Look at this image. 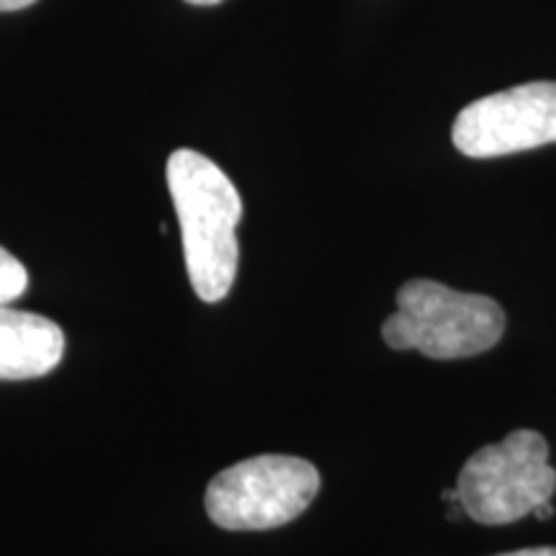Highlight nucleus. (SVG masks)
I'll return each instance as SVG.
<instances>
[{
  "label": "nucleus",
  "instance_id": "nucleus-11",
  "mask_svg": "<svg viewBox=\"0 0 556 556\" xmlns=\"http://www.w3.org/2000/svg\"><path fill=\"white\" fill-rule=\"evenodd\" d=\"M443 500H446V503H458V490L454 486V490H443Z\"/></svg>",
  "mask_w": 556,
  "mask_h": 556
},
{
  "label": "nucleus",
  "instance_id": "nucleus-3",
  "mask_svg": "<svg viewBox=\"0 0 556 556\" xmlns=\"http://www.w3.org/2000/svg\"><path fill=\"white\" fill-rule=\"evenodd\" d=\"M456 490L464 516L479 526H507L531 516L556 492L546 438L523 428L479 448L458 471Z\"/></svg>",
  "mask_w": 556,
  "mask_h": 556
},
{
  "label": "nucleus",
  "instance_id": "nucleus-7",
  "mask_svg": "<svg viewBox=\"0 0 556 556\" xmlns=\"http://www.w3.org/2000/svg\"><path fill=\"white\" fill-rule=\"evenodd\" d=\"M29 287V274L16 255L0 248V307L13 304Z\"/></svg>",
  "mask_w": 556,
  "mask_h": 556
},
{
  "label": "nucleus",
  "instance_id": "nucleus-1",
  "mask_svg": "<svg viewBox=\"0 0 556 556\" xmlns=\"http://www.w3.org/2000/svg\"><path fill=\"white\" fill-rule=\"evenodd\" d=\"M165 178L178 214L191 287L201 302H222L238 276L240 191L214 160L186 148L168 157Z\"/></svg>",
  "mask_w": 556,
  "mask_h": 556
},
{
  "label": "nucleus",
  "instance_id": "nucleus-5",
  "mask_svg": "<svg viewBox=\"0 0 556 556\" xmlns=\"http://www.w3.org/2000/svg\"><path fill=\"white\" fill-rule=\"evenodd\" d=\"M467 157H503L556 142V83L536 80L471 101L451 129Z\"/></svg>",
  "mask_w": 556,
  "mask_h": 556
},
{
  "label": "nucleus",
  "instance_id": "nucleus-9",
  "mask_svg": "<svg viewBox=\"0 0 556 556\" xmlns=\"http://www.w3.org/2000/svg\"><path fill=\"white\" fill-rule=\"evenodd\" d=\"M34 3H37V0H0V13L29 9V5H34Z\"/></svg>",
  "mask_w": 556,
  "mask_h": 556
},
{
  "label": "nucleus",
  "instance_id": "nucleus-4",
  "mask_svg": "<svg viewBox=\"0 0 556 556\" xmlns=\"http://www.w3.org/2000/svg\"><path fill=\"white\" fill-rule=\"evenodd\" d=\"M319 492L315 464L299 456H253L219 471L206 486L204 507L225 531H270L302 516Z\"/></svg>",
  "mask_w": 556,
  "mask_h": 556
},
{
  "label": "nucleus",
  "instance_id": "nucleus-6",
  "mask_svg": "<svg viewBox=\"0 0 556 556\" xmlns=\"http://www.w3.org/2000/svg\"><path fill=\"white\" fill-rule=\"evenodd\" d=\"M65 336L52 319L0 307V381L39 379L60 366Z\"/></svg>",
  "mask_w": 556,
  "mask_h": 556
},
{
  "label": "nucleus",
  "instance_id": "nucleus-12",
  "mask_svg": "<svg viewBox=\"0 0 556 556\" xmlns=\"http://www.w3.org/2000/svg\"><path fill=\"white\" fill-rule=\"evenodd\" d=\"M186 3H191V5H217V3H222V0H186Z\"/></svg>",
  "mask_w": 556,
  "mask_h": 556
},
{
  "label": "nucleus",
  "instance_id": "nucleus-8",
  "mask_svg": "<svg viewBox=\"0 0 556 556\" xmlns=\"http://www.w3.org/2000/svg\"><path fill=\"white\" fill-rule=\"evenodd\" d=\"M497 556H556V546H533V548H518V552H507Z\"/></svg>",
  "mask_w": 556,
  "mask_h": 556
},
{
  "label": "nucleus",
  "instance_id": "nucleus-10",
  "mask_svg": "<svg viewBox=\"0 0 556 556\" xmlns=\"http://www.w3.org/2000/svg\"><path fill=\"white\" fill-rule=\"evenodd\" d=\"M533 516H536L539 520H548L554 516V505L552 503H544V505H539L536 510H533Z\"/></svg>",
  "mask_w": 556,
  "mask_h": 556
},
{
  "label": "nucleus",
  "instance_id": "nucleus-2",
  "mask_svg": "<svg viewBox=\"0 0 556 556\" xmlns=\"http://www.w3.org/2000/svg\"><path fill=\"white\" fill-rule=\"evenodd\" d=\"M505 325V309L492 296L413 278L400 287L397 312L381 325V338L394 351L456 361L492 351L503 340Z\"/></svg>",
  "mask_w": 556,
  "mask_h": 556
}]
</instances>
